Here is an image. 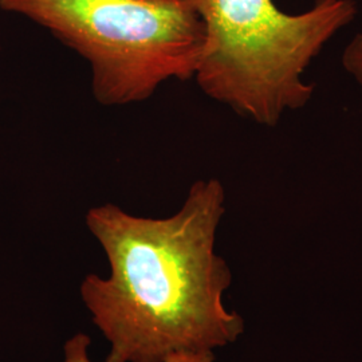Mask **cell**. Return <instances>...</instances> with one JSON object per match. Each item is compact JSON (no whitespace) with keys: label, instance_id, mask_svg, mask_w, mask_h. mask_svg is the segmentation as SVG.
Instances as JSON below:
<instances>
[{"label":"cell","instance_id":"5b68a950","mask_svg":"<svg viewBox=\"0 0 362 362\" xmlns=\"http://www.w3.org/2000/svg\"><path fill=\"white\" fill-rule=\"evenodd\" d=\"M342 66L362 90V33L346 46L342 54Z\"/></svg>","mask_w":362,"mask_h":362},{"label":"cell","instance_id":"3957f363","mask_svg":"<svg viewBox=\"0 0 362 362\" xmlns=\"http://www.w3.org/2000/svg\"><path fill=\"white\" fill-rule=\"evenodd\" d=\"M69 49L91 71L98 104L151 98L170 79L189 81L207 52V30L189 0H0Z\"/></svg>","mask_w":362,"mask_h":362},{"label":"cell","instance_id":"6da1fadb","mask_svg":"<svg viewBox=\"0 0 362 362\" xmlns=\"http://www.w3.org/2000/svg\"><path fill=\"white\" fill-rule=\"evenodd\" d=\"M226 212L218 179L194 181L175 215L140 218L107 203L86 226L110 275L89 274L81 297L110 344L106 362H165L238 341L245 320L223 303L233 274L215 243Z\"/></svg>","mask_w":362,"mask_h":362},{"label":"cell","instance_id":"7a4b0ae2","mask_svg":"<svg viewBox=\"0 0 362 362\" xmlns=\"http://www.w3.org/2000/svg\"><path fill=\"white\" fill-rule=\"evenodd\" d=\"M189 1L207 30L197 86L266 127L310 103L314 85L303 79L306 69L357 13L353 0H315L298 15L282 13L274 0Z\"/></svg>","mask_w":362,"mask_h":362},{"label":"cell","instance_id":"277c9868","mask_svg":"<svg viewBox=\"0 0 362 362\" xmlns=\"http://www.w3.org/2000/svg\"><path fill=\"white\" fill-rule=\"evenodd\" d=\"M91 341L88 334L78 333L65 344V361L64 362H93L89 358L88 350ZM165 362H215L214 351L200 353H177L172 354Z\"/></svg>","mask_w":362,"mask_h":362}]
</instances>
